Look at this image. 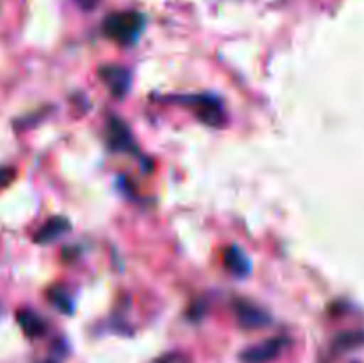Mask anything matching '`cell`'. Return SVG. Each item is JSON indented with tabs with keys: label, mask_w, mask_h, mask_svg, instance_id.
<instances>
[{
	"label": "cell",
	"mask_w": 364,
	"mask_h": 363,
	"mask_svg": "<svg viewBox=\"0 0 364 363\" xmlns=\"http://www.w3.org/2000/svg\"><path fill=\"white\" fill-rule=\"evenodd\" d=\"M144 28V16L137 11H117L103 20V34L119 45H134Z\"/></svg>",
	"instance_id": "obj_1"
},
{
	"label": "cell",
	"mask_w": 364,
	"mask_h": 363,
	"mask_svg": "<svg viewBox=\"0 0 364 363\" xmlns=\"http://www.w3.org/2000/svg\"><path fill=\"white\" fill-rule=\"evenodd\" d=\"M176 100L187 105L206 127L220 128L226 125V107H224L223 100L217 98L215 95H206V93L205 95H185Z\"/></svg>",
	"instance_id": "obj_2"
},
{
	"label": "cell",
	"mask_w": 364,
	"mask_h": 363,
	"mask_svg": "<svg viewBox=\"0 0 364 363\" xmlns=\"http://www.w3.org/2000/svg\"><path fill=\"white\" fill-rule=\"evenodd\" d=\"M290 344L291 340L288 337H272L244 349L240 352V359L244 363H270L279 358L290 347Z\"/></svg>",
	"instance_id": "obj_3"
},
{
	"label": "cell",
	"mask_w": 364,
	"mask_h": 363,
	"mask_svg": "<svg viewBox=\"0 0 364 363\" xmlns=\"http://www.w3.org/2000/svg\"><path fill=\"white\" fill-rule=\"evenodd\" d=\"M233 312L237 315V322L242 330H263L272 322V317L265 308L258 306L249 299H237L233 301Z\"/></svg>",
	"instance_id": "obj_4"
},
{
	"label": "cell",
	"mask_w": 364,
	"mask_h": 363,
	"mask_svg": "<svg viewBox=\"0 0 364 363\" xmlns=\"http://www.w3.org/2000/svg\"><path fill=\"white\" fill-rule=\"evenodd\" d=\"M98 77L116 98H123L132 89V71L121 64H103L98 68Z\"/></svg>",
	"instance_id": "obj_5"
},
{
	"label": "cell",
	"mask_w": 364,
	"mask_h": 363,
	"mask_svg": "<svg viewBox=\"0 0 364 363\" xmlns=\"http://www.w3.org/2000/svg\"><path fill=\"white\" fill-rule=\"evenodd\" d=\"M107 141L109 148L112 152H124V153H137L139 148L134 141L130 127L127 121H123L117 116H110L107 121Z\"/></svg>",
	"instance_id": "obj_6"
},
{
	"label": "cell",
	"mask_w": 364,
	"mask_h": 363,
	"mask_svg": "<svg viewBox=\"0 0 364 363\" xmlns=\"http://www.w3.org/2000/svg\"><path fill=\"white\" fill-rule=\"evenodd\" d=\"M70 230H71V224L66 217L53 216V217H50V219L46 221V223L43 224L38 231H36L34 242L36 244H41V246L50 244V242L57 241V238H60L63 235H66Z\"/></svg>",
	"instance_id": "obj_7"
},
{
	"label": "cell",
	"mask_w": 364,
	"mask_h": 363,
	"mask_svg": "<svg viewBox=\"0 0 364 363\" xmlns=\"http://www.w3.org/2000/svg\"><path fill=\"white\" fill-rule=\"evenodd\" d=\"M224 265L237 278H247L252 273L251 258L238 246H230L224 249Z\"/></svg>",
	"instance_id": "obj_8"
},
{
	"label": "cell",
	"mask_w": 364,
	"mask_h": 363,
	"mask_svg": "<svg viewBox=\"0 0 364 363\" xmlns=\"http://www.w3.org/2000/svg\"><path fill=\"white\" fill-rule=\"evenodd\" d=\"M16 320H18V324H20L21 331H23L28 338L45 337L46 330H48V324H46V320L43 319L41 315H38V313L32 312V310H28V308L20 310V312L16 313Z\"/></svg>",
	"instance_id": "obj_9"
},
{
	"label": "cell",
	"mask_w": 364,
	"mask_h": 363,
	"mask_svg": "<svg viewBox=\"0 0 364 363\" xmlns=\"http://www.w3.org/2000/svg\"><path fill=\"white\" fill-rule=\"evenodd\" d=\"M363 345L364 331H343V333H340L333 342H331L329 352L334 358V356L345 354V352L354 351V349L363 347Z\"/></svg>",
	"instance_id": "obj_10"
},
{
	"label": "cell",
	"mask_w": 364,
	"mask_h": 363,
	"mask_svg": "<svg viewBox=\"0 0 364 363\" xmlns=\"http://www.w3.org/2000/svg\"><path fill=\"white\" fill-rule=\"evenodd\" d=\"M48 301L52 302L60 313H64V315H71V313H73L75 301L73 298H71L70 290H68L66 287H63V285H55V287L50 288Z\"/></svg>",
	"instance_id": "obj_11"
},
{
	"label": "cell",
	"mask_w": 364,
	"mask_h": 363,
	"mask_svg": "<svg viewBox=\"0 0 364 363\" xmlns=\"http://www.w3.org/2000/svg\"><path fill=\"white\" fill-rule=\"evenodd\" d=\"M153 363H192V362L185 352L174 351V352H166V354L156 358Z\"/></svg>",
	"instance_id": "obj_12"
},
{
	"label": "cell",
	"mask_w": 364,
	"mask_h": 363,
	"mask_svg": "<svg viewBox=\"0 0 364 363\" xmlns=\"http://www.w3.org/2000/svg\"><path fill=\"white\" fill-rule=\"evenodd\" d=\"M16 178V169L9 166H0V189L11 185Z\"/></svg>",
	"instance_id": "obj_13"
},
{
	"label": "cell",
	"mask_w": 364,
	"mask_h": 363,
	"mask_svg": "<svg viewBox=\"0 0 364 363\" xmlns=\"http://www.w3.org/2000/svg\"><path fill=\"white\" fill-rule=\"evenodd\" d=\"M77 2L84 11H92L96 6H98L100 0H77Z\"/></svg>",
	"instance_id": "obj_14"
},
{
	"label": "cell",
	"mask_w": 364,
	"mask_h": 363,
	"mask_svg": "<svg viewBox=\"0 0 364 363\" xmlns=\"http://www.w3.org/2000/svg\"><path fill=\"white\" fill-rule=\"evenodd\" d=\"M39 363H57L55 359H43V362H39Z\"/></svg>",
	"instance_id": "obj_15"
}]
</instances>
